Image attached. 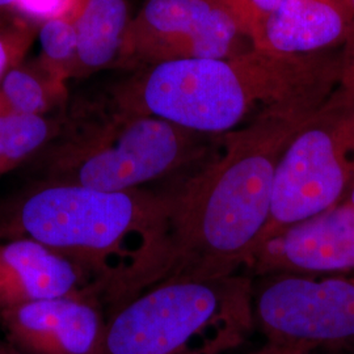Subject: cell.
Returning a JSON list of instances; mask_svg holds the SVG:
<instances>
[{"instance_id":"obj_13","label":"cell","mask_w":354,"mask_h":354,"mask_svg":"<svg viewBox=\"0 0 354 354\" xmlns=\"http://www.w3.org/2000/svg\"><path fill=\"white\" fill-rule=\"evenodd\" d=\"M133 20L129 0H76L74 79L114 68Z\"/></svg>"},{"instance_id":"obj_19","label":"cell","mask_w":354,"mask_h":354,"mask_svg":"<svg viewBox=\"0 0 354 354\" xmlns=\"http://www.w3.org/2000/svg\"><path fill=\"white\" fill-rule=\"evenodd\" d=\"M74 0H0V23L15 16H26L36 21L61 12L70 7Z\"/></svg>"},{"instance_id":"obj_6","label":"cell","mask_w":354,"mask_h":354,"mask_svg":"<svg viewBox=\"0 0 354 354\" xmlns=\"http://www.w3.org/2000/svg\"><path fill=\"white\" fill-rule=\"evenodd\" d=\"M353 184L354 100H328L281 156L270 218L259 244L282 228L342 203Z\"/></svg>"},{"instance_id":"obj_14","label":"cell","mask_w":354,"mask_h":354,"mask_svg":"<svg viewBox=\"0 0 354 354\" xmlns=\"http://www.w3.org/2000/svg\"><path fill=\"white\" fill-rule=\"evenodd\" d=\"M67 83L53 75L37 57L12 66L0 82V112L61 113L67 109Z\"/></svg>"},{"instance_id":"obj_20","label":"cell","mask_w":354,"mask_h":354,"mask_svg":"<svg viewBox=\"0 0 354 354\" xmlns=\"http://www.w3.org/2000/svg\"><path fill=\"white\" fill-rule=\"evenodd\" d=\"M354 100V24L340 49V71L337 88L329 102H348Z\"/></svg>"},{"instance_id":"obj_24","label":"cell","mask_w":354,"mask_h":354,"mask_svg":"<svg viewBox=\"0 0 354 354\" xmlns=\"http://www.w3.org/2000/svg\"><path fill=\"white\" fill-rule=\"evenodd\" d=\"M344 1L348 4V7L354 12V0H344Z\"/></svg>"},{"instance_id":"obj_12","label":"cell","mask_w":354,"mask_h":354,"mask_svg":"<svg viewBox=\"0 0 354 354\" xmlns=\"http://www.w3.org/2000/svg\"><path fill=\"white\" fill-rule=\"evenodd\" d=\"M354 24L344 0H281L256 49L306 55L342 46Z\"/></svg>"},{"instance_id":"obj_4","label":"cell","mask_w":354,"mask_h":354,"mask_svg":"<svg viewBox=\"0 0 354 354\" xmlns=\"http://www.w3.org/2000/svg\"><path fill=\"white\" fill-rule=\"evenodd\" d=\"M215 147L216 137L121 112L105 96L66 109L59 134L35 159V169L41 183L127 192L189 174Z\"/></svg>"},{"instance_id":"obj_9","label":"cell","mask_w":354,"mask_h":354,"mask_svg":"<svg viewBox=\"0 0 354 354\" xmlns=\"http://www.w3.org/2000/svg\"><path fill=\"white\" fill-rule=\"evenodd\" d=\"M244 273L335 276L354 273V206L342 201L261 241Z\"/></svg>"},{"instance_id":"obj_5","label":"cell","mask_w":354,"mask_h":354,"mask_svg":"<svg viewBox=\"0 0 354 354\" xmlns=\"http://www.w3.org/2000/svg\"><path fill=\"white\" fill-rule=\"evenodd\" d=\"M254 327L251 276L165 281L108 315L102 354H223Z\"/></svg>"},{"instance_id":"obj_23","label":"cell","mask_w":354,"mask_h":354,"mask_svg":"<svg viewBox=\"0 0 354 354\" xmlns=\"http://www.w3.org/2000/svg\"><path fill=\"white\" fill-rule=\"evenodd\" d=\"M344 201H348V203L354 206V184L352 185V188L349 190V193H348V196H346V198Z\"/></svg>"},{"instance_id":"obj_10","label":"cell","mask_w":354,"mask_h":354,"mask_svg":"<svg viewBox=\"0 0 354 354\" xmlns=\"http://www.w3.org/2000/svg\"><path fill=\"white\" fill-rule=\"evenodd\" d=\"M106 323L95 294L0 308L1 333L23 354H102Z\"/></svg>"},{"instance_id":"obj_15","label":"cell","mask_w":354,"mask_h":354,"mask_svg":"<svg viewBox=\"0 0 354 354\" xmlns=\"http://www.w3.org/2000/svg\"><path fill=\"white\" fill-rule=\"evenodd\" d=\"M64 113L0 112V176L36 159L59 134Z\"/></svg>"},{"instance_id":"obj_2","label":"cell","mask_w":354,"mask_h":354,"mask_svg":"<svg viewBox=\"0 0 354 354\" xmlns=\"http://www.w3.org/2000/svg\"><path fill=\"white\" fill-rule=\"evenodd\" d=\"M340 50L286 55L251 46L226 58L184 59L133 71L106 99L209 137L231 133L269 109L327 102L339 84Z\"/></svg>"},{"instance_id":"obj_16","label":"cell","mask_w":354,"mask_h":354,"mask_svg":"<svg viewBox=\"0 0 354 354\" xmlns=\"http://www.w3.org/2000/svg\"><path fill=\"white\" fill-rule=\"evenodd\" d=\"M75 13L76 0H74L64 11L45 17L38 23L39 54L37 58L53 75L66 83L74 79L77 61Z\"/></svg>"},{"instance_id":"obj_3","label":"cell","mask_w":354,"mask_h":354,"mask_svg":"<svg viewBox=\"0 0 354 354\" xmlns=\"http://www.w3.org/2000/svg\"><path fill=\"white\" fill-rule=\"evenodd\" d=\"M167 190L104 192L39 183L13 209L0 236H24L83 268L108 315L162 274Z\"/></svg>"},{"instance_id":"obj_25","label":"cell","mask_w":354,"mask_h":354,"mask_svg":"<svg viewBox=\"0 0 354 354\" xmlns=\"http://www.w3.org/2000/svg\"><path fill=\"white\" fill-rule=\"evenodd\" d=\"M308 354H317V353H315V352H314V353H308Z\"/></svg>"},{"instance_id":"obj_21","label":"cell","mask_w":354,"mask_h":354,"mask_svg":"<svg viewBox=\"0 0 354 354\" xmlns=\"http://www.w3.org/2000/svg\"><path fill=\"white\" fill-rule=\"evenodd\" d=\"M0 354H23L20 353L12 344L6 340V337L1 335L0 336Z\"/></svg>"},{"instance_id":"obj_8","label":"cell","mask_w":354,"mask_h":354,"mask_svg":"<svg viewBox=\"0 0 354 354\" xmlns=\"http://www.w3.org/2000/svg\"><path fill=\"white\" fill-rule=\"evenodd\" d=\"M243 38L210 0H146L133 16L114 68L133 73L172 61L226 58L247 50Z\"/></svg>"},{"instance_id":"obj_17","label":"cell","mask_w":354,"mask_h":354,"mask_svg":"<svg viewBox=\"0 0 354 354\" xmlns=\"http://www.w3.org/2000/svg\"><path fill=\"white\" fill-rule=\"evenodd\" d=\"M231 19L243 37L257 48L268 17L281 0H210Z\"/></svg>"},{"instance_id":"obj_11","label":"cell","mask_w":354,"mask_h":354,"mask_svg":"<svg viewBox=\"0 0 354 354\" xmlns=\"http://www.w3.org/2000/svg\"><path fill=\"white\" fill-rule=\"evenodd\" d=\"M87 294L102 298L88 273L62 253L30 238L0 236V308Z\"/></svg>"},{"instance_id":"obj_18","label":"cell","mask_w":354,"mask_h":354,"mask_svg":"<svg viewBox=\"0 0 354 354\" xmlns=\"http://www.w3.org/2000/svg\"><path fill=\"white\" fill-rule=\"evenodd\" d=\"M38 21L26 16H15L0 23V82L7 71L26 58L37 39Z\"/></svg>"},{"instance_id":"obj_22","label":"cell","mask_w":354,"mask_h":354,"mask_svg":"<svg viewBox=\"0 0 354 354\" xmlns=\"http://www.w3.org/2000/svg\"><path fill=\"white\" fill-rule=\"evenodd\" d=\"M250 354H289L286 353V352H283V351H281L279 348H274V346H272V345H268L266 344L261 349H259V351H256V352H252V353Z\"/></svg>"},{"instance_id":"obj_7","label":"cell","mask_w":354,"mask_h":354,"mask_svg":"<svg viewBox=\"0 0 354 354\" xmlns=\"http://www.w3.org/2000/svg\"><path fill=\"white\" fill-rule=\"evenodd\" d=\"M253 283L254 324L289 354L342 352L354 345V273L273 274Z\"/></svg>"},{"instance_id":"obj_1","label":"cell","mask_w":354,"mask_h":354,"mask_svg":"<svg viewBox=\"0 0 354 354\" xmlns=\"http://www.w3.org/2000/svg\"><path fill=\"white\" fill-rule=\"evenodd\" d=\"M326 102L286 104L218 136L213 153L165 189V266L156 283L244 273L270 218L281 156Z\"/></svg>"}]
</instances>
